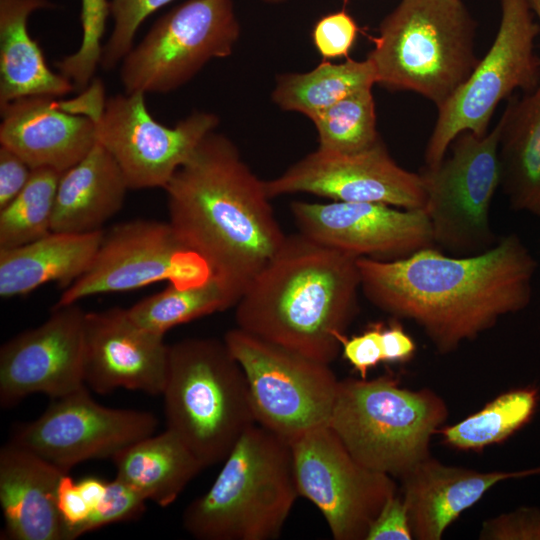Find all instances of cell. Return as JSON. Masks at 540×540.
I'll return each mask as SVG.
<instances>
[{
  "label": "cell",
  "mask_w": 540,
  "mask_h": 540,
  "mask_svg": "<svg viewBox=\"0 0 540 540\" xmlns=\"http://www.w3.org/2000/svg\"><path fill=\"white\" fill-rule=\"evenodd\" d=\"M357 32L355 20L345 11H338L317 21L312 40L324 59L345 57L354 45Z\"/></svg>",
  "instance_id": "cell-36"
},
{
  "label": "cell",
  "mask_w": 540,
  "mask_h": 540,
  "mask_svg": "<svg viewBox=\"0 0 540 540\" xmlns=\"http://www.w3.org/2000/svg\"><path fill=\"white\" fill-rule=\"evenodd\" d=\"M298 496L290 443L254 424L210 488L185 508L182 524L198 540H273Z\"/></svg>",
  "instance_id": "cell-4"
},
{
  "label": "cell",
  "mask_w": 540,
  "mask_h": 540,
  "mask_svg": "<svg viewBox=\"0 0 540 540\" xmlns=\"http://www.w3.org/2000/svg\"><path fill=\"white\" fill-rule=\"evenodd\" d=\"M481 540H540V510L522 507L483 522Z\"/></svg>",
  "instance_id": "cell-37"
},
{
  "label": "cell",
  "mask_w": 540,
  "mask_h": 540,
  "mask_svg": "<svg viewBox=\"0 0 540 540\" xmlns=\"http://www.w3.org/2000/svg\"><path fill=\"white\" fill-rule=\"evenodd\" d=\"M539 391L529 386L500 394L478 412L441 427L443 441L459 450L479 451L505 441L526 425L536 412Z\"/></svg>",
  "instance_id": "cell-29"
},
{
  "label": "cell",
  "mask_w": 540,
  "mask_h": 540,
  "mask_svg": "<svg viewBox=\"0 0 540 540\" xmlns=\"http://www.w3.org/2000/svg\"><path fill=\"white\" fill-rule=\"evenodd\" d=\"M447 418L446 403L432 390L402 388L382 375L339 381L328 425L361 464L402 478L431 456V438Z\"/></svg>",
  "instance_id": "cell-7"
},
{
  "label": "cell",
  "mask_w": 540,
  "mask_h": 540,
  "mask_svg": "<svg viewBox=\"0 0 540 540\" xmlns=\"http://www.w3.org/2000/svg\"><path fill=\"white\" fill-rule=\"evenodd\" d=\"M529 3L540 27V0H529Z\"/></svg>",
  "instance_id": "cell-44"
},
{
  "label": "cell",
  "mask_w": 540,
  "mask_h": 540,
  "mask_svg": "<svg viewBox=\"0 0 540 540\" xmlns=\"http://www.w3.org/2000/svg\"><path fill=\"white\" fill-rule=\"evenodd\" d=\"M76 483L80 493L92 511L104 497L108 482L95 477H86Z\"/></svg>",
  "instance_id": "cell-43"
},
{
  "label": "cell",
  "mask_w": 540,
  "mask_h": 540,
  "mask_svg": "<svg viewBox=\"0 0 540 540\" xmlns=\"http://www.w3.org/2000/svg\"><path fill=\"white\" fill-rule=\"evenodd\" d=\"M375 84V70L367 58H348L338 64L323 61L308 72L279 75L272 100L280 109L302 113L311 120L345 97Z\"/></svg>",
  "instance_id": "cell-28"
},
{
  "label": "cell",
  "mask_w": 540,
  "mask_h": 540,
  "mask_svg": "<svg viewBox=\"0 0 540 540\" xmlns=\"http://www.w3.org/2000/svg\"><path fill=\"white\" fill-rule=\"evenodd\" d=\"M383 362L400 363L410 360L415 351L416 344L402 325L392 322L382 328Z\"/></svg>",
  "instance_id": "cell-42"
},
{
  "label": "cell",
  "mask_w": 540,
  "mask_h": 540,
  "mask_svg": "<svg viewBox=\"0 0 540 540\" xmlns=\"http://www.w3.org/2000/svg\"><path fill=\"white\" fill-rule=\"evenodd\" d=\"M49 0H0V108L30 96L60 97L74 86L52 71L28 31L29 16L52 8Z\"/></svg>",
  "instance_id": "cell-25"
},
{
  "label": "cell",
  "mask_w": 540,
  "mask_h": 540,
  "mask_svg": "<svg viewBox=\"0 0 540 540\" xmlns=\"http://www.w3.org/2000/svg\"><path fill=\"white\" fill-rule=\"evenodd\" d=\"M157 427L153 413L103 406L84 386L53 399L37 419L19 426L11 441L68 473L82 462L113 458Z\"/></svg>",
  "instance_id": "cell-15"
},
{
  "label": "cell",
  "mask_w": 540,
  "mask_h": 540,
  "mask_svg": "<svg viewBox=\"0 0 540 540\" xmlns=\"http://www.w3.org/2000/svg\"><path fill=\"white\" fill-rule=\"evenodd\" d=\"M112 460L115 477L160 507L171 505L204 468L169 429L136 441L119 451Z\"/></svg>",
  "instance_id": "cell-27"
},
{
  "label": "cell",
  "mask_w": 540,
  "mask_h": 540,
  "mask_svg": "<svg viewBox=\"0 0 540 540\" xmlns=\"http://www.w3.org/2000/svg\"><path fill=\"white\" fill-rule=\"evenodd\" d=\"M104 231L50 232L22 246L0 249V296L26 295L49 282L69 287L90 267Z\"/></svg>",
  "instance_id": "cell-24"
},
{
  "label": "cell",
  "mask_w": 540,
  "mask_h": 540,
  "mask_svg": "<svg viewBox=\"0 0 540 540\" xmlns=\"http://www.w3.org/2000/svg\"><path fill=\"white\" fill-rule=\"evenodd\" d=\"M537 474L540 466L481 472L445 465L429 456L401 478L413 539L440 540L446 529L494 485Z\"/></svg>",
  "instance_id": "cell-21"
},
{
  "label": "cell",
  "mask_w": 540,
  "mask_h": 540,
  "mask_svg": "<svg viewBox=\"0 0 540 540\" xmlns=\"http://www.w3.org/2000/svg\"><path fill=\"white\" fill-rule=\"evenodd\" d=\"M32 171L33 169L17 153L0 145V210L25 188Z\"/></svg>",
  "instance_id": "cell-41"
},
{
  "label": "cell",
  "mask_w": 540,
  "mask_h": 540,
  "mask_svg": "<svg viewBox=\"0 0 540 540\" xmlns=\"http://www.w3.org/2000/svg\"><path fill=\"white\" fill-rule=\"evenodd\" d=\"M57 509L64 525L65 540L76 539L79 528L91 513V508L68 473L62 475L58 484Z\"/></svg>",
  "instance_id": "cell-40"
},
{
  "label": "cell",
  "mask_w": 540,
  "mask_h": 540,
  "mask_svg": "<svg viewBox=\"0 0 540 540\" xmlns=\"http://www.w3.org/2000/svg\"><path fill=\"white\" fill-rule=\"evenodd\" d=\"M501 18L492 45L466 81L438 109L424 152L425 166L439 164L462 132L483 136L504 99L540 83V58L534 51L540 33L529 0H500Z\"/></svg>",
  "instance_id": "cell-8"
},
{
  "label": "cell",
  "mask_w": 540,
  "mask_h": 540,
  "mask_svg": "<svg viewBox=\"0 0 540 540\" xmlns=\"http://www.w3.org/2000/svg\"><path fill=\"white\" fill-rule=\"evenodd\" d=\"M272 199L308 193L340 202L382 203L424 210L426 192L419 173L399 166L382 139L355 153H331L317 148L280 176L265 181Z\"/></svg>",
  "instance_id": "cell-16"
},
{
  "label": "cell",
  "mask_w": 540,
  "mask_h": 540,
  "mask_svg": "<svg viewBox=\"0 0 540 540\" xmlns=\"http://www.w3.org/2000/svg\"><path fill=\"white\" fill-rule=\"evenodd\" d=\"M146 499L132 487L115 477L107 491L79 528L77 538L113 523L133 520L145 510Z\"/></svg>",
  "instance_id": "cell-35"
},
{
  "label": "cell",
  "mask_w": 540,
  "mask_h": 540,
  "mask_svg": "<svg viewBox=\"0 0 540 540\" xmlns=\"http://www.w3.org/2000/svg\"><path fill=\"white\" fill-rule=\"evenodd\" d=\"M357 265L366 299L416 323L439 353L526 308L538 266L515 233L476 254L451 256L430 246L392 261L360 257Z\"/></svg>",
  "instance_id": "cell-1"
},
{
  "label": "cell",
  "mask_w": 540,
  "mask_h": 540,
  "mask_svg": "<svg viewBox=\"0 0 540 540\" xmlns=\"http://www.w3.org/2000/svg\"><path fill=\"white\" fill-rule=\"evenodd\" d=\"M127 190L116 160L96 142L82 160L61 174L51 230L73 234L101 231L123 207Z\"/></svg>",
  "instance_id": "cell-23"
},
{
  "label": "cell",
  "mask_w": 540,
  "mask_h": 540,
  "mask_svg": "<svg viewBox=\"0 0 540 540\" xmlns=\"http://www.w3.org/2000/svg\"><path fill=\"white\" fill-rule=\"evenodd\" d=\"M239 36L232 0H187L158 19L122 59L124 91H174L212 59L229 56Z\"/></svg>",
  "instance_id": "cell-11"
},
{
  "label": "cell",
  "mask_w": 540,
  "mask_h": 540,
  "mask_svg": "<svg viewBox=\"0 0 540 540\" xmlns=\"http://www.w3.org/2000/svg\"><path fill=\"white\" fill-rule=\"evenodd\" d=\"M476 27L462 0H401L382 20L367 55L376 84L412 91L439 109L479 62Z\"/></svg>",
  "instance_id": "cell-5"
},
{
  "label": "cell",
  "mask_w": 540,
  "mask_h": 540,
  "mask_svg": "<svg viewBox=\"0 0 540 540\" xmlns=\"http://www.w3.org/2000/svg\"><path fill=\"white\" fill-rule=\"evenodd\" d=\"M289 443L299 496L318 508L335 540H365L377 514L396 494L392 476L356 460L329 425Z\"/></svg>",
  "instance_id": "cell-13"
},
{
  "label": "cell",
  "mask_w": 540,
  "mask_h": 540,
  "mask_svg": "<svg viewBox=\"0 0 540 540\" xmlns=\"http://www.w3.org/2000/svg\"><path fill=\"white\" fill-rule=\"evenodd\" d=\"M357 259L300 232L287 235L235 305L237 327L332 363L359 310Z\"/></svg>",
  "instance_id": "cell-3"
},
{
  "label": "cell",
  "mask_w": 540,
  "mask_h": 540,
  "mask_svg": "<svg viewBox=\"0 0 540 540\" xmlns=\"http://www.w3.org/2000/svg\"><path fill=\"white\" fill-rule=\"evenodd\" d=\"M109 14L108 0H82V39L79 48L55 63L59 73L72 82L74 89H85L100 66L101 41Z\"/></svg>",
  "instance_id": "cell-33"
},
{
  "label": "cell",
  "mask_w": 540,
  "mask_h": 540,
  "mask_svg": "<svg viewBox=\"0 0 540 540\" xmlns=\"http://www.w3.org/2000/svg\"><path fill=\"white\" fill-rule=\"evenodd\" d=\"M382 323H373L361 334L339 337L343 357L366 379L369 370L383 362Z\"/></svg>",
  "instance_id": "cell-38"
},
{
  "label": "cell",
  "mask_w": 540,
  "mask_h": 540,
  "mask_svg": "<svg viewBox=\"0 0 540 540\" xmlns=\"http://www.w3.org/2000/svg\"><path fill=\"white\" fill-rule=\"evenodd\" d=\"M223 340L244 371L257 424L288 442L329 424L339 386L330 364L238 327Z\"/></svg>",
  "instance_id": "cell-9"
},
{
  "label": "cell",
  "mask_w": 540,
  "mask_h": 540,
  "mask_svg": "<svg viewBox=\"0 0 540 540\" xmlns=\"http://www.w3.org/2000/svg\"><path fill=\"white\" fill-rule=\"evenodd\" d=\"M299 232L357 258L392 261L435 246L424 210L382 203L294 201Z\"/></svg>",
  "instance_id": "cell-18"
},
{
  "label": "cell",
  "mask_w": 540,
  "mask_h": 540,
  "mask_svg": "<svg viewBox=\"0 0 540 540\" xmlns=\"http://www.w3.org/2000/svg\"><path fill=\"white\" fill-rule=\"evenodd\" d=\"M173 0H110L113 29L103 45L100 66L112 70L133 47L136 32L145 19Z\"/></svg>",
  "instance_id": "cell-34"
},
{
  "label": "cell",
  "mask_w": 540,
  "mask_h": 540,
  "mask_svg": "<svg viewBox=\"0 0 540 540\" xmlns=\"http://www.w3.org/2000/svg\"><path fill=\"white\" fill-rule=\"evenodd\" d=\"M263 1L268 2V3H280L284 0H263Z\"/></svg>",
  "instance_id": "cell-45"
},
{
  "label": "cell",
  "mask_w": 540,
  "mask_h": 540,
  "mask_svg": "<svg viewBox=\"0 0 540 540\" xmlns=\"http://www.w3.org/2000/svg\"><path fill=\"white\" fill-rule=\"evenodd\" d=\"M61 174L47 167L33 169L25 188L0 210V249L22 246L52 232Z\"/></svg>",
  "instance_id": "cell-31"
},
{
  "label": "cell",
  "mask_w": 540,
  "mask_h": 540,
  "mask_svg": "<svg viewBox=\"0 0 540 540\" xmlns=\"http://www.w3.org/2000/svg\"><path fill=\"white\" fill-rule=\"evenodd\" d=\"M501 122L487 134L460 133L450 154L419 174L426 192L424 211L435 246L455 255L485 251L496 243L490 208L500 187Z\"/></svg>",
  "instance_id": "cell-10"
},
{
  "label": "cell",
  "mask_w": 540,
  "mask_h": 540,
  "mask_svg": "<svg viewBox=\"0 0 540 540\" xmlns=\"http://www.w3.org/2000/svg\"><path fill=\"white\" fill-rule=\"evenodd\" d=\"M0 145L32 168L61 173L82 160L97 142L95 121L71 112L54 97L30 96L0 108Z\"/></svg>",
  "instance_id": "cell-20"
},
{
  "label": "cell",
  "mask_w": 540,
  "mask_h": 540,
  "mask_svg": "<svg viewBox=\"0 0 540 540\" xmlns=\"http://www.w3.org/2000/svg\"><path fill=\"white\" fill-rule=\"evenodd\" d=\"M85 316L77 303L53 307L39 326L0 348V404L9 408L32 394L52 399L84 386Z\"/></svg>",
  "instance_id": "cell-17"
},
{
  "label": "cell",
  "mask_w": 540,
  "mask_h": 540,
  "mask_svg": "<svg viewBox=\"0 0 540 540\" xmlns=\"http://www.w3.org/2000/svg\"><path fill=\"white\" fill-rule=\"evenodd\" d=\"M142 92L117 94L93 117L97 142L119 165L129 189L165 188L199 143L219 124L196 111L170 127L153 118Z\"/></svg>",
  "instance_id": "cell-14"
},
{
  "label": "cell",
  "mask_w": 540,
  "mask_h": 540,
  "mask_svg": "<svg viewBox=\"0 0 540 540\" xmlns=\"http://www.w3.org/2000/svg\"><path fill=\"white\" fill-rule=\"evenodd\" d=\"M161 395L167 429L204 468L224 461L257 424L246 376L224 340L187 338L169 345Z\"/></svg>",
  "instance_id": "cell-6"
},
{
  "label": "cell",
  "mask_w": 540,
  "mask_h": 540,
  "mask_svg": "<svg viewBox=\"0 0 540 540\" xmlns=\"http://www.w3.org/2000/svg\"><path fill=\"white\" fill-rule=\"evenodd\" d=\"M499 120L500 187L512 209L540 216V83L508 98Z\"/></svg>",
  "instance_id": "cell-26"
},
{
  "label": "cell",
  "mask_w": 540,
  "mask_h": 540,
  "mask_svg": "<svg viewBox=\"0 0 540 540\" xmlns=\"http://www.w3.org/2000/svg\"><path fill=\"white\" fill-rule=\"evenodd\" d=\"M164 190L170 224L208 264L235 307L287 236L265 181L251 171L228 137L213 131Z\"/></svg>",
  "instance_id": "cell-2"
},
{
  "label": "cell",
  "mask_w": 540,
  "mask_h": 540,
  "mask_svg": "<svg viewBox=\"0 0 540 540\" xmlns=\"http://www.w3.org/2000/svg\"><path fill=\"white\" fill-rule=\"evenodd\" d=\"M231 307L232 302L212 278L204 284L186 288L169 284L127 310L138 325L164 336L178 325Z\"/></svg>",
  "instance_id": "cell-30"
},
{
  "label": "cell",
  "mask_w": 540,
  "mask_h": 540,
  "mask_svg": "<svg viewBox=\"0 0 540 540\" xmlns=\"http://www.w3.org/2000/svg\"><path fill=\"white\" fill-rule=\"evenodd\" d=\"M210 279L208 264L183 243L169 221L136 219L104 232L90 267L64 290L54 307L160 281L186 288Z\"/></svg>",
  "instance_id": "cell-12"
},
{
  "label": "cell",
  "mask_w": 540,
  "mask_h": 540,
  "mask_svg": "<svg viewBox=\"0 0 540 540\" xmlns=\"http://www.w3.org/2000/svg\"><path fill=\"white\" fill-rule=\"evenodd\" d=\"M372 88L355 92L314 116L318 148L331 153H355L381 140L377 131Z\"/></svg>",
  "instance_id": "cell-32"
},
{
  "label": "cell",
  "mask_w": 540,
  "mask_h": 540,
  "mask_svg": "<svg viewBox=\"0 0 540 540\" xmlns=\"http://www.w3.org/2000/svg\"><path fill=\"white\" fill-rule=\"evenodd\" d=\"M84 335L86 386L101 395L119 388L162 394L169 362L164 336L141 327L120 307L86 312Z\"/></svg>",
  "instance_id": "cell-19"
},
{
  "label": "cell",
  "mask_w": 540,
  "mask_h": 540,
  "mask_svg": "<svg viewBox=\"0 0 540 540\" xmlns=\"http://www.w3.org/2000/svg\"><path fill=\"white\" fill-rule=\"evenodd\" d=\"M344 1H348V0H344Z\"/></svg>",
  "instance_id": "cell-46"
},
{
  "label": "cell",
  "mask_w": 540,
  "mask_h": 540,
  "mask_svg": "<svg viewBox=\"0 0 540 540\" xmlns=\"http://www.w3.org/2000/svg\"><path fill=\"white\" fill-rule=\"evenodd\" d=\"M413 539L402 495L391 496L370 525L365 540Z\"/></svg>",
  "instance_id": "cell-39"
},
{
  "label": "cell",
  "mask_w": 540,
  "mask_h": 540,
  "mask_svg": "<svg viewBox=\"0 0 540 540\" xmlns=\"http://www.w3.org/2000/svg\"><path fill=\"white\" fill-rule=\"evenodd\" d=\"M61 469L12 441L0 449V505L4 538L65 540L57 509Z\"/></svg>",
  "instance_id": "cell-22"
}]
</instances>
